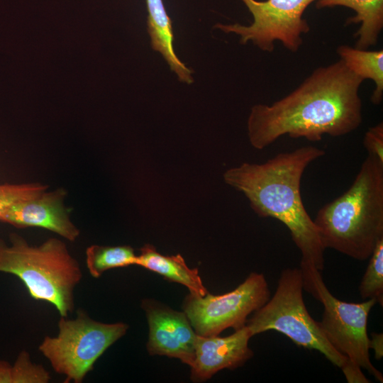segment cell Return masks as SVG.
Wrapping results in <instances>:
<instances>
[{"label":"cell","mask_w":383,"mask_h":383,"mask_svg":"<svg viewBox=\"0 0 383 383\" xmlns=\"http://www.w3.org/2000/svg\"><path fill=\"white\" fill-rule=\"evenodd\" d=\"M359 286L364 300L374 299L383 306V238L376 244Z\"/></svg>","instance_id":"cell-18"},{"label":"cell","mask_w":383,"mask_h":383,"mask_svg":"<svg viewBox=\"0 0 383 383\" xmlns=\"http://www.w3.org/2000/svg\"><path fill=\"white\" fill-rule=\"evenodd\" d=\"M86 265L89 274L99 278L106 271L135 265L137 255L129 245H91L86 250Z\"/></svg>","instance_id":"cell-17"},{"label":"cell","mask_w":383,"mask_h":383,"mask_svg":"<svg viewBox=\"0 0 383 383\" xmlns=\"http://www.w3.org/2000/svg\"><path fill=\"white\" fill-rule=\"evenodd\" d=\"M325 155L314 146L281 152L264 163L244 162L223 174L225 182L247 197L260 217L282 222L300 251L301 262L324 268V251L313 220L301 196V181L307 166Z\"/></svg>","instance_id":"cell-2"},{"label":"cell","mask_w":383,"mask_h":383,"mask_svg":"<svg viewBox=\"0 0 383 383\" xmlns=\"http://www.w3.org/2000/svg\"><path fill=\"white\" fill-rule=\"evenodd\" d=\"M8 245L0 238V272L18 277L31 297L54 305L61 316L74 310V290L82 277L78 261L57 238L30 245L12 233Z\"/></svg>","instance_id":"cell-4"},{"label":"cell","mask_w":383,"mask_h":383,"mask_svg":"<svg viewBox=\"0 0 383 383\" xmlns=\"http://www.w3.org/2000/svg\"><path fill=\"white\" fill-rule=\"evenodd\" d=\"M66 196L64 188L47 189L11 205L0 214V221L18 228H43L74 242L80 231L72 221L70 210L65 206Z\"/></svg>","instance_id":"cell-11"},{"label":"cell","mask_w":383,"mask_h":383,"mask_svg":"<svg viewBox=\"0 0 383 383\" xmlns=\"http://www.w3.org/2000/svg\"><path fill=\"white\" fill-rule=\"evenodd\" d=\"M337 53L348 68L364 80L370 79L375 84L371 101L379 105L383 97V50H369L342 45Z\"/></svg>","instance_id":"cell-16"},{"label":"cell","mask_w":383,"mask_h":383,"mask_svg":"<svg viewBox=\"0 0 383 383\" xmlns=\"http://www.w3.org/2000/svg\"><path fill=\"white\" fill-rule=\"evenodd\" d=\"M0 383H13V365L4 360H0Z\"/></svg>","instance_id":"cell-23"},{"label":"cell","mask_w":383,"mask_h":383,"mask_svg":"<svg viewBox=\"0 0 383 383\" xmlns=\"http://www.w3.org/2000/svg\"><path fill=\"white\" fill-rule=\"evenodd\" d=\"M304 289L323 306L319 325L330 344L348 359L382 382V374L372 365L369 353L367 321L377 304L374 299L360 303L338 299L326 286L321 271L313 265L301 262Z\"/></svg>","instance_id":"cell-7"},{"label":"cell","mask_w":383,"mask_h":383,"mask_svg":"<svg viewBox=\"0 0 383 383\" xmlns=\"http://www.w3.org/2000/svg\"><path fill=\"white\" fill-rule=\"evenodd\" d=\"M253 17L250 26L217 23L215 28L238 35L240 43L252 42L261 50L272 52L279 40L288 50L296 52L303 43L302 35L310 30L303 18L306 8L317 0H241Z\"/></svg>","instance_id":"cell-9"},{"label":"cell","mask_w":383,"mask_h":383,"mask_svg":"<svg viewBox=\"0 0 383 383\" xmlns=\"http://www.w3.org/2000/svg\"><path fill=\"white\" fill-rule=\"evenodd\" d=\"M363 81L340 59L315 69L283 98L251 108L247 122L251 145L262 150L285 135L316 142L324 135L354 131L362 121L359 91Z\"/></svg>","instance_id":"cell-1"},{"label":"cell","mask_w":383,"mask_h":383,"mask_svg":"<svg viewBox=\"0 0 383 383\" xmlns=\"http://www.w3.org/2000/svg\"><path fill=\"white\" fill-rule=\"evenodd\" d=\"M270 295L264 274L251 272L228 293L213 295L208 292L203 296L189 293L182 308L197 335H218L228 328L238 330L243 327L248 316L263 306Z\"/></svg>","instance_id":"cell-8"},{"label":"cell","mask_w":383,"mask_h":383,"mask_svg":"<svg viewBox=\"0 0 383 383\" xmlns=\"http://www.w3.org/2000/svg\"><path fill=\"white\" fill-rule=\"evenodd\" d=\"M340 369L342 370L348 382L367 383L370 382L364 375L361 367L348 359L340 367Z\"/></svg>","instance_id":"cell-21"},{"label":"cell","mask_w":383,"mask_h":383,"mask_svg":"<svg viewBox=\"0 0 383 383\" xmlns=\"http://www.w3.org/2000/svg\"><path fill=\"white\" fill-rule=\"evenodd\" d=\"M363 146L368 155L383 161V123L370 128L365 134Z\"/></svg>","instance_id":"cell-20"},{"label":"cell","mask_w":383,"mask_h":383,"mask_svg":"<svg viewBox=\"0 0 383 383\" xmlns=\"http://www.w3.org/2000/svg\"><path fill=\"white\" fill-rule=\"evenodd\" d=\"M135 265L154 272L165 279L185 286L189 293L204 296L208 292L204 287L199 270L189 268L179 254L165 255L157 252L150 244H145L137 255Z\"/></svg>","instance_id":"cell-14"},{"label":"cell","mask_w":383,"mask_h":383,"mask_svg":"<svg viewBox=\"0 0 383 383\" xmlns=\"http://www.w3.org/2000/svg\"><path fill=\"white\" fill-rule=\"evenodd\" d=\"M48 188V185L39 182L0 184V214L11 205L34 197Z\"/></svg>","instance_id":"cell-19"},{"label":"cell","mask_w":383,"mask_h":383,"mask_svg":"<svg viewBox=\"0 0 383 383\" xmlns=\"http://www.w3.org/2000/svg\"><path fill=\"white\" fill-rule=\"evenodd\" d=\"M252 337L246 325L226 337L196 334L191 379L202 382L222 370H235L253 356L249 347Z\"/></svg>","instance_id":"cell-12"},{"label":"cell","mask_w":383,"mask_h":383,"mask_svg":"<svg viewBox=\"0 0 383 383\" xmlns=\"http://www.w3.org/2000/svg\"><path fill=\"white\" fill-rule=\"evenodd\" d=\"M345 6L355 11V15L348 18L345 25L360 23L354 34L357 38L355 48L367 50L377 44L383 28V0H317L316 7L332 8Z\"/></svg>","instance_id":"cell-15"},{"label":"cell","mask_w":383,"mask_h":383,"mask_svg":"<svg viewBox=\"0 0 383 383\" xmlns=\"http://www.w3.org/2000/svg\"><path fill=\"white\" fill-rule=\"evenodd\" d=\"M128 329L126 323H106L92 319L82 309L74 319L61 316L56 336H45L39 350L65 382L81 383L96 361Z\"/></svg>","instance_id":"cell-6"},{"label":"cell","mask_w":383,"mask_h":383,"mask_svg":"<svg viewBox=\"0 0 383 383\" xmlns=\"http://www.w3.org/2000/svg\"><path fill=\"white\" fill-rule=\"evenodd\" d=\"M303 290L300 269L284 270L272 297L254 312L245 325L252 336L276 331L299 347L318 350L340 368L348 357L330 344L319 323L309 314L304 301Z\"/></svg>","instance_id":"cell-5"},{"label":"cell","mask_w":383,"mask_h":383,"mask_svg":"<svg viewBox=\"0 0 383 383\" xmlns=\"http://www.w3.org/2000/svg\"><path fill=\"white\" fill-rule=\"evenodd\" d=\"M142 308L149 326L148 353L177 358L191 367L196 333L185 313L149 299L143 301Z\"/></svg>","instance_id":"cell-10"},{"label":"cell","mask_w":383,"mask_h":383,"mask_svg":"<svg viewBox=\"0 0 383 383\" xmlns=\"http://www.w3.org/2000/svg\"><path fill=\"white\" fill-rule=\"evenodd\" d=\"M313 222L325 249L369 259L383 238V161L368 155L350 188L321 208Z\"/></svg>","instance_id":"cell-3"},{"label":"cell","mask_w":383,"mask_h":383,"mask_svg":"<svg viewBox=\"0 0 383 383\" xmlns=\"http://www.w3.org/2000/svg\"><path fill=\"white\" fill-rule=\"evenodd\" d=\"M369 340V348L375 353V357L380 360L383 356V335L382 333H372Z\"/></svg>","instance_id":"cell-22"},{"label":"cell","mask_w":383,"mask_h":383,"mask_svg":"<svg viewBox=\"0 0 383 383\" xmlns=\"http://www.w3.org/2000/svg\"><path fill=\"white\" fill-rule=\"evenodd\" d=\"M146 5L148 32L152 48L162 55L180 82L192 84L194 82L192 70L179 60L174 52L172 21L162 0H146Z\"/></svg>","instance_id":"cell-13"}]
</instances>
